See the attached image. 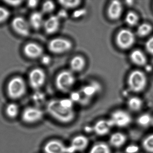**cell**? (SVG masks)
Wrapping results in <instances>:
<instances>
[{
    "label": "cell",
    "instance_id": "1",
    "mask_svg": "<svg viewBox=\"0 0 153 153\" xmlns=\"http://www.w3.org/2000/svg\"><path fill=\"white\" fill-rule=\"evenodd\" d=\"M46 110L50 116L62 124L71 123L76 117L74 110L65 107L61 103L60 99H53L48 102Z\"/></svg>",
    "mask_w": 153,
    "mask_h": 153
},
{
    "label": "cell",
    "instance_id": "2",
    "mask_svg": "<svg viewBox=\"0 0 153 153\" xmlns=\"http://www.w3.org/2000/svg\"><path fill=\"white\" fill-rule=\"evenodd\" d=\"M75 76L72 72L62 71L56 76V86L59 90L63 93L68 92L75 83Z\"/></svg>",
    "mask_w": 153,
    "mask_h": 153
},
{
    "label": "cell",
    "instance_id": "3",
    "mask_svg": "<svg viewBox=\"0 0 153 153\" xmlns=\"http://www.w3.org/2000/svg\"><path fill=\"white\" fill-rule=\"evenodd\" d=\"M7 91L10 98L14 99H19L22 97L26 92V83L21 77H14L9 82Z\"/></svg>",
    "mask_w": 153,
    "mask_h": 153
},
{
    "label": "cell",
    "instance_id": "4",
    "mask_svg": "<svg viewBox=\"0 0 153 153\" xmlns=\"http://www.w3.org/2000/svg\"><path fill=\"white\" fill-rule=\"evenodd\" d=\"M43 110L37 106L26 108L22 113V121L27 124H34L42 120L44 117Z\"/></svg>",
    "mask_w": 153,
    "mask_h": 153
},
{
    "label": "cell",
    "instance_id": "5",
    "mask_svg": "<svg viewBox=\"0 0 153 153\" xmlns=\"http://www.w3.org/2000/svg\"><path fill=\"white\" fill-rule=\"evenodd\" d=\"M146 83V78L143 72L135 71L132 72L128 78V84L131 90L138 92L143 90Z\"/></svg>",
    "mask_w": 153,
    "mask_h": 153
},
{
    "label": "cell",
    "instance_id": "6",
    "mask_svg": "<svg viewBox=\"0 0 153 153\" xmlns=\"http://www.w3.org/2000/svg\"><path fill=\"white\" fill-rule=\"evenodd\" d=\"M72 47V43L70 40L62 38L53 39L48 44L49 51L55 54L66 53L71 50Z\"/></svg>",
    "mask_w": 153,
    "mask_h": 153
},
{
    "label": "cell",
    "instance_id": "7",
    "mask_svg": "<svg viewBox=\"0 0 153 153\" xmlns=\"http://www.w3.org/2000/svg\"><path fill=\"white\" fill-rule=\"evenodd\" d=\"M113 127L124 128L130 125L132 117L130 114L122 110H117L112 112L109 119Z\"/></svg>",
    "mask_w": 153,
    "mask_h": 153
},
{
    "label": "cell",
    "instance_id": "8",
    "mask_svg": "<svg viewBox=\"0 0 153 153\" xmlns=\"http://www.w3.org/2000/svg\"><path fill=\"white\" fill-rule=\"evenodd\" d=\"M135 39L134 35L132 31L124 29L118 33L116 37V43L120 49H128L134 45Z\"/></svg>",
    "mask_w": 153,
    "mask_h": 153
},
{
    "label": "cell",
    "instance_id": "9",
    "mask_svg": "<svg viewBox=\"0 0 153 153\" xmlns=\"http://www.w3.org/2000/svg\"><path fill=\"white\" fill-rule=\"evenodd\" d=\"M89 143V139L85 136L76 135L72 139L70 146H67V153L83 152L86 149Z\"/></svg>",
    "mask_w": 153,
    "mask_h": 153
},
{
    "label": "cell",
    "instance_id": "10",
    "mask_svg": "<svg viewBox=\"0 0 153 153\" xmlns=\"http://www.w3.org/2000/svg\"><path fill=\"white\" fill-rule=\"evenodd\" d=\"M29 79L31 87L35 90H38L45 82L46 74L42 69L36 68L30 72Z\"/></svg>",
    "mask_w": 153,
    "mask_h": 153
},
{
    "label": "cell",
    "instance_id": "11",
    "mask_svg": "<svg viewBox=\"0 0 153 153\" xmlns=\"http://www.w3.org/2000/svg\"><path fill=\"white\" fill-rule=\"evenodd\" d=\"M45 153H67V146L58 139L48 141L43 147Z\"/></svg>",
    "mask_w": 153,
    "mask_h": 153
},
{
    "label": "cell",
    "instance_id": "12",
    "mask_svg": "<svg viewBox=\"0 0 153 153\" xmlns=\"http://www.w3.org/2000/svg\"><path fill=\"white\" fill-rule=\"evenodd\" d=\"M113 127L109 119H101L98 120L92 127L93 131L99 136L107 135Z\"/></svg>",
    "mask_w": 153,
    "mask_h": 153
},
{
    "label": "cell",
    "instance_id": "13",
    "mask_svg": "<svg viewBox=\"0 0 153 153\" xmlns=\"http://www.w3.org/2000/svg\"><path fill=\"white\" fill-rule=\"evenodd\" d=\"M12 25L14 31L19 35L26 37L29 34V24L24 18L16 17L13 20Z\"/></svg>",
    "mask_w": 153,
    "mask_h": 153
},
{
    "label": "cell",
    "instance_id": "14",
    "mask_svg": "<svg viewBox=\"0 0 153 153\" xmlns=\"http://www.w3.org/2000/svg\"><path fill=\"white\" fill-rule=\"evenodd\" d=\"M60 26V19L57 15H52L45 21L44 28L46 33L53 34L58 31Z\"/></svg>",
    "mask_w": 153,
    "mask_h": 153
},
{
    "label": "cell",
    "instance_id": "15",
    "mask_svg": "<svg viewBox=\"0 0 153 153\" xmlns=\"http://www.w3.org/2000/svg\"><path fill=\"white\" fill-rule=\"evenodd\" d=\"M123 11V6L120 1H112L108 9V15L112 20L119 19Z\"/></svg>",
    "mask_w": 153,
    "mask_h": 153
},
{
    "label": "cell",
    "instance_id": "16",
    "mask_svg": "<svg viewBox=\"0 0 153 153\" xmlns=\"http://www.w3.org/2000/svg\"><path fill=\"white\" fill-rule=\"evenodd\" d=\"M24 52L28 57L36 58L42 56L44 50L43 48L38 44L35 43H30L25 46Z\"/></svg>",
    "mask_w": 153,
    "mask_h": 153
},
{
    "label": "cell",
    "instance_id": "17",
    "mask_svg": "<svg viewBox=\"0 0 153 153\" xmlns=\"http://www.w3.org/2000/svg\"><path fill=\"white\" fill-rule=\"evenodd\" d=\"M126 141V136L120 132H115L111 135L109 138V144L114 148H120L123 146Z\"/></svg>",
    "mask_w": 153,
    "mask_h": 153
},
{
    "label": "cell",
    "instance_id": "18",
    "mask_svg": "<svg viewBox=\"0 0 153 153\" xmlns=\"http://www.w3.org/2000/svg\"><path fill=\"white\" fill-rule=\"evenodd\" d=\"M45 21L43 13L39 12H35L30 15V23L35 29H39L44 26Z\"/></svg>",
    "mask_w": 153,
    "mask_h": 153
},
{
    "label": "cell",
    "instance_id": "19",
    "mask_svg": "<svg viewBox=\"0 0 153 153\" xmlns=\"http://www.w3.org/2000/svg\"><path fill=\"white\" fill-rule=\"evenodd\" d=\"M85 65V60L81 56L74 57L70 62V66L72 72H81L83 70Z\"/></svg>",
    "mask_w": 153,
    "mask_h": 153
},
{
    "label": "cell",
    "instance_id": "20",
    "mask_svg": "<svg viewBox=\"0 0 153 153\" xmlns=\"http://www.w3.org/2000/svg\"><path fill=\"white\" fill-rule=\"evenodd\" d=\"M110 146L104 142H98L94 144L89 153H111Z\"/></svg>",
    "mask_w": 153,
    "mask_h": 153
},
{
    "label": "cell",
    "instance_id": "21",
    "mask_svg": "<svg viewBox=\"0 0 153 153\" xmlns=\"http://www.w3.org/2000/svg\"><path fill=\"white\" fill-rule=\"evenodd\" d=\"M132 62L137 65H143L146 63V57L144 53L139 50H135L130 54Z\"/></svg>",
    "mask_w": 153,
    "mask_h": 153
},
{
    "label": "cell",
    "instance_id": "22",
    "mask_svg": "<svg viewBox=\"0 0 153 153\" xmlns=\"http://www.w3.org/2000/svg\"><path fill=\"white\" fill-rule=\"evenodd\" d=\"M6 116L10 119L15 118L18 116L19 113V108L18 105L14 103L8 104L5 109Z\"/></svg>",
    "mask_w": 153,
    "mask_h": 153
},
{
    "label": "cell",
    "instance_id": "23",
    "mask_svg": "<svg viewBox=\"0 0 153 153\" xmlns=\"http://www.w3.org/2000/svg\"><path fill=\"white\" fill-rule=\"evenodd\" d=\"M143 101L138 97H134L129 99L128 101V106L131 110L137 111L142 108Z\"/></svg>",
    "mask_w": 153,
    "mask_h": 153
},
{
    "label": "cell",
    "instance_id": "24",
    "mask_svg": "<svg viewBox=\"0 0 153 153\" xmlns=\"http://www.w3.org/2000/svg\"><path fill=\"white\" fill-rule=\"evenodd\" d=\"M100 90V87L96 84L85 86L82 90L83 94L85 98L90 99L95 95V93Z\"/></svg>",
    "mask_w": 153,
    "mask_h": 153
},
{
    "label": "cell",
    "instance_id": "25",
    "mask_svg": "<svg viewBox=\"0 0 153 153\" xmlns=\"http://www.w3.org/2000/svg\"><path fill=\"white\" fill-rule=\"evenodd\" d=\"M152 118L150 115L144 114L139 116L137 119L138 125L143 127H146L150 125H152Z\"/></svg>",
    "mask_w": 153,
    "mask_h": 153
},
{
    "label": "cell",
    "instance_id": "26",
    "mask_svg": "<svg viewBox=\"0 0 153 153\" xmlns=\"http://www.w3.org/2000/svg\"><path fill=\"white\" fill-rule=\"evenodd\" d=\"M58 3L64 9H73L79 6V5L81 4L80 3H81V1H78V0H75V1L62 0V1H58Z\"/></svg>",
    "mask_w": 153,
    "mask_h": 153
},
{
    "label": "cell",
    "instance_id": "27",
    "mask_svg": "<svg viewBox=\"0 0 153 153\" xmlns=\"http://www.w3.org/2000/svg\"><path fill=\"white\" fill-rule=\"evenodd\" d=\"M152 30V27L147 23H143L138 27L137 34L140 37H144L148 35Z\"/></svg>",
    "mask_w": 153,
    "mask_h": 153
},
{
    "label": "cell",
    "instance_id": "28",
    "mask_svg": "<svg viewBox=\"0 0 153 153\" xmlns=\"http://www.w3.org/2000/svg\"><path fill=\"white\" fill-rule=\"evenodd\" d=\"M143 145L145 150L149 152L153 153V134L145 138Z\"/></svg>",
    "mask_w": 153,
    "mask_h": 153
},
{
    "label": "cell",
    "instance_id": "29",
    "mask_svg": "<svg viewBox=\"0 0 153 153\" xmlns=\"http://www.w3.org/2000/svg\"><path fill=\"white\" fill-rule=\"evenodd\" d=\"M138 21V17L134 12H129L126 17V21L128 25L133 26L136 25Z\"/></svg>",
    "mask_w": 153,
    "mask_h": 153
},
{
    "label": "cell",
    "instance_id": "30",
    "mask_svg": "<svg viewBox=\"0 0 153 153\" xmlns=\"http://www.w3.org/2000/svg\"><path fill=\"white\" fill-rule=\"evenodd\" d=\"M55 8V4L53 2L50 1H46L42 5V13L49 14L53 12Z\"/></svg>",
    "mask_w": 153,
    "mask_h": 153
},
{
    "label": "cell",
    "instance_id": "31",
    "mask_svg": "<svg viewBox=\"0 0 153 153\" xmlns=\"http://www.w3.org/2000/svg\"><path fill=\"white\" fill-rule=\"evenodd\" d=\"M10 15V12L7 9L0 6V23L6 21Z\"/></svg>",
    "mask_w": 153,
    "mask_h": 153
},
{
    "label": "cell",
    "instance_id": "32",
    "mask_svg": "<svg viewBox=\"0 0 153 153\" xmlns=\"http://www.w3.org/2000/svg\"><path fill=\"white\" fill-rule=\"evenodd\" d=\"M33 99L34 101L36 104H40L44 102V97L42 93H37L33 95Z\"/></svg>",
    "mask_w": 153,
    "mask_h": 153
},
{
    "label": "cell",
    "instance_id": "33",
    "mask_svg": "<svg viewBox=\"0 0 153 153\" xmlns=\"http://www.w3.org/2000/svg\"><path fill=\"white\" fill-rule=\"evenodd\" d=\"M139 147L136 145H130L126 148V153H137L139 151Z\"/></svg>",
    "mask_w": 153,
    "mask_h": 153
},
{
    "label": "cell",
    "instance_id": "34",
    "mask_svg": "<svg viewBox=\"0 0 153 153\" xmlns=\"http://www.w3.org/2000/svg\"><path fill=\"white\" fill-rule=\"evenodd\" d=\"M146 48L149 53L153 54V37L147 40L146 44Z\"/></svg>",
    "mask_w": 153,
    "mask_h": 153
},
{
    "label": "cell",
    "instance_id": "35",
    "mask_svg": "<svg viewBox=\"0 0 153 153\" xmlns=\"http://www.w3.org/2000/svg\"><path fill=\"white\" fill-rule=\"evenodd\" d=\"M71 99L73 102H80L81 101V93L77 92L73 93L71 96Z\"/></svg>",
    "mask_w": 153,
    "mask_h": 153
},
{
    "label": "cell",
    "instance_id": "36",
    "mask_svg": "<svg viewBox=\"0 0 153 153\" xmlns=\"http://www.w3.org/2000/svg\"><path fill=\"white\" fill-rule=\"evenodd\" d=\"M85 13H86V11L85 10H78L74 13L73 16L74 18H79L85 14Z\"/></svg>",
    "mask_w": 153,
    "mask_h": 153
},
{
    "label": "cell",
    "instance_id": "37",
    "mask_svg": "<svg viewBox=\"0 0 153 153\" xmlns=\"http://www.w3.org/2000/svg\"><path fill=\"white\" fill-rule=\"evenodd\" d=\"M42 63L45 65H48L51 62V58L50 57L48 56H45L42 57V59H41Z\"/></svg>",
    "mask_w": 153,
    "mask_h": 153
},
{
    "label": "cell",
    "instance_id": "38",
    "mask_svg": "<svg viewBox=\"0 0 153 153\" xmlns=\"http://www.w3.org/2000/svg\"><path fill=\"white\" fill-rule=\"evenodd\" d=\"M67 13L64 10H61L58 13V15L57 16L59 17V19H65L67 17Z\"/></svg>",
    "mask_w": 153,
    "mask_h": 153
},
{
    "label": "cell",
    "instance_id": "39",
    "mask_svg": "<svg viewBox=\"0 0 153 153\" xmlns=\"http://www.w3.org/2000/svg\"><path fill=\"white\" fill-rule=\"evenodd\" d=\"M5 2L7 3L8 4L12 6H18L22 2V1H5Z\"/></svg>",
    "mask_w": 153,
    "mask_h": 153
},
{
    "label": "cell",
    "instance_id": "40",
    "mask_svg": "<svg viewBox=\"0 0 153 153\" xmlns=\"http://www.w3.org/2000/svg\"><path fill=\"white\" fill-rule=\"evenodd\" d=\"M39 1H29L28 2V5L30 8H33L36 7L38 4Z\"/></svg>",
    "mask_w": 153,
    "mask_h": 153
},
{
    "label": "cell",
    "instance_id": "41",
    "mask_svg": "<svg viewBox=\"0 0 153 153\" xmlns=\"http://www.w3.org/2000/svg\"><path fill=\"white\" fill-rule=\"evenodd\" d=\"M152 125L153 126V117L152 118Z\"/></svg>",
    "mask_w": 153,
    "mask_h": 153
}]
</instances>
